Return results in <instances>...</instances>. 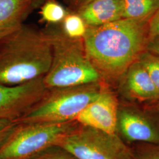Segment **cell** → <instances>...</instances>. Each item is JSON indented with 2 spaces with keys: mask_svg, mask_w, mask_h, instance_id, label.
<instances>
[{
  "mask_svg": "<svg viewBox=\"0 0 159 159\" xmlns=\"http://www.w3.org/2000/svg\"><path fill=\"white\" fill-rule=\"evenodd\" d=\"M33 159H78L74 154L58 146L48 148Z\"/></svg>",
  "mask_w": 159,
  "mask_h": 159,
  "instance_id": "obj_17",
  "label": "cell"
},
{
  "mask_svg": "<svg viewBox=\"0 0 159 159\" xmlns=\"http://www.w3.org/2000/svg\"><path fill=\"white\" fill-rule=\"evenodd\" d=\"M117 126L127 139L134 142L159 143V134L144 117L124 111L118 115Z\"/></svg>",
  "mask_w": 159,
  "mask_h": 159,
  "instance_id": "obj_11",
  "label": "cell"
},
{
  "mask_svg": "<svg viewBox=\"0 0 159 159\" xmlns=\"http://www.w3.org/2000/svg\"><path fill=\"white\" fill-rule=\"evenodd\" d=\"M79 125L75 120L60 123H16L0 146V159H33Z\"/></svg>",
  "mask_w": 159,
  "mask_h": 159,
  "instance_id": "obj_5",
  "label": "cell"
},
{
  "mask_svg": "<svg viewBox=\"0 0 159 159\" xmlns=\"http://www.w3.org/2000/svg\"><path fill=\"white\" fill-rule=\"evenodd\" d=\"M56 146L78 159H135L117 135L79 125Z\"/></svg>",
  "mask_w": 159,
  "mask_h": 159,
  "instance_id": "obj_6",
  "label": "cell"
},
{
  "mask_svg": "<svg viewBox=\"0 0 159 159\" xmlns=\"http://www.w3.org/2000/svg\"><path fill=\"white\" fill-rule=\"evenodd\" d=\"M92 0H75V4L77 6V8H79L80 7L84 6L86 4H87L88 2H90Z\"/></svg>",
  "mask_w": 159,
  "mask_h": 159,
  "instance_id": "obj_22",
  "label": "cell"
},
{
  "mask_svg": "<svg viewBox=\"0 0 159 159\" xmlns=\"http://www.w3.org/2000/svg\"><path fill=\"white\" fill-rule=\"evenodd\" d=\"M135 159L136 158H135ZM137 159H159V149H155L142 154Z\"/></svg>",
  "mask_w": 159,
  "mask_h": 159,
  "instance_id": "obj_21",
  "label": "cell"
},
{
  "mask_svg": "<svg viewBox=\"0 0 159 159\" xmlns=\"http://www.w3.org/2000/svg\"><path fill=\"white\" fill-rule=\"evenodd\" d=\"M148 50L159 56V35L152 39L148 44Z\"/></svg>",
  "mask_w": 159,
  "mask_h": 159,
  "instance_id": "obj_20",
  "label": "cell"
},
{
  "mask_svg": "<svg viewBox=\"0 0 159 159\" xmlns=\"http://www.w3.org/2000/svg\"><path fill=\"white\" fill-rule=\"evenodd\" d=\"M140 64L147 70L159 93V57L150 55L144 56Z\"/></svg>",
  "mask_w": 159,
  "mask_h": 159,
  "instance_id": "obj_16",
  "label": "cell"
},
{
  "mask_svg": "<svg viewBox=\"0 0 159 159\" xmlns=\"http://www.w3.org/2000/svg\"><path fill=\"white\" fill-rule=\"evenodd\" d=\"M48 90L43 77L20 85L0 84V119L16 121L38 102Z\"/></svg>",
  "mask_w": 159,
  "mask_h": 159,
  "instance_id": "obj_7",
  "label": "cell"
},
{
  "mask_svg": "<svg viewBox=\"0 0 159 159\" xmlns=\"http://www.w3.org/2000/svg\"><path fill=\"white\" fill-rule=\"evenodd\" d=\"M148 35L152 39L159 35V7L148 22Z\"/></svg>",
  "mask_w": 159,
  "mask_h": 159,
  "instance_id": "obj_19",
  "label": "cell"
},
{
  "mask_svg": "<svg viewBox=\"0 0 159 159\" xmlns=\"http://www.w3.org/2000/svg\"><path fill=\"white\" fill-rule=\"evenodd\" d=\"M62 30L68 37L73 39H83L87 25L77 13L67 14L62 21Z\"/></svg>",
  "mask_w": 159,
  "mask_h": 159,
  "instance_id": "obj_15",
  "label": "cell"
},
{
  "mask_svg": "<svg viewBox=\"0 0 159 159\" xmlns=\"http://www.w3.org/2000/svg\"><path fill=\"white\" fill-rule=\"evenodd\" d=\"M150 18H121L87 26L83 38L85 53L101 76H119L139 56L147 44Z\"/></svg>",
  "mask_w": 159,
  "mask_h": 159,
  "instance_id": "obj_1",
  "label": "cell"
},
{
  "mask_svg": "<svg viewBox=\"0 0 159 159\" xmlns=\"http://www.w3.org/2000/svg\"><path fill=\"white\" fill-rule=\"evenodd\" d=\"M122 18L152 17L159 7V0H121Z\"/></svg>",
  "mask_w": 159,
  "mask_h": 159,
  "instance_id": "obj_13",
  "label": "cell"
},
{
  "mask_svg": "<svg viewBox=\"0 0 159 159\" xmlns=\"http://www.w3.org/2000/svg\"><path fill=\"white\" fill-rule=\"evenodd\" d=\"M127 86L131 93L139 98H159V93L147 70L140 63L133 66L129 73Z\"/></svg>",
  "mask_w": 159,
  "mask_h": 159,
  "instance_id": "obj_12",
  "label": "cell"
},
{
  "mask_svg": "<svg viewBox=\"0 0 159 159\" xmlns=\"http://www.w3.org/2000/svg\"><path fill=\"white\" fill-rule=\"evenodd\" d=\"M44 31L52 50L51 66L43 77L47 89L98 83L102 76L87 57L83 39L70 38L61 29Z\"/></svg>",
  "mask_w": 159,
  "mask_h": 159,
  "instance_id": "obj_3",
  "label": "cell"
},
{
  "mask_svg": "<svg viewBox=\"0 0 159 159\" xmlns=\"http://www.w3.org/2000/svg\"><path fill=\"white\" fill-rule=\"evenodd\" d=\"M117 120V98L111 92L102 90L96 99L84 108L74 120L81 125L115 134Z\"/></svg>",
  "mask_w": 159,
  "mask_h": 159,
  "instance_id": "obj_8",
  "label": "cell"
},
{
  "mask_svg": "<svg viewBox=\"0 0 159 159\" xmlns=\"http://www.w3.org/2000/svg\"><path fill=\"white\" fill-rule=\"evenodd\" d=\"M102 91L98 83L48 89L38 102L14 122L60 123L74 120Z\"/></svg>",
  "mask_w": 159,
  "mask_h": 159,
  "instance_id": "obj_4",
  "label": "cell"
},
{
  "mask_svg": "<svg viewBox=\"0 0 159 159\" xmlns=\"http://www.w3.org/2000/svg\"><path fill=\"white\" fill-rule=\"evenodd\" d=\"M89 27L111 23L122 18L121 0H92L77 12Z\"/></svg>",
  "mask_w": 159,
  "mask_h": 159,
  "instance_id": "obj_10",
  "label": "cell"
},
{
  "mask_svg": "<svg viewBox=\"0 0 159 159\" xmlns=\"http://www.w3.org/2000/svg\"><path fill=\"white\" fill-rule=\"evenodd\" d=\"M16 123L9 120L0 119V146L10 134Z\"/></svg>",
  "mask_w": 159,
  "mask_h": 159,
  "instance_id": "obj_18",
  "label": "cell"
},
{
  "mask_svg": "<svg viewBox=\"0 0 159 159\" xmlns=\"http://www.w3.org/2000/svg\"><path fill=\"white\" fill-rule=\"evenodd\" d=\"M41 0H0V40L19 29Z\"/></svg>",
  "mask_w": 159,
  "mask_h": 159,
  "instance_id": "obj_9",
  "label": "cell"
},
{
  "mask_svg": "<svg viewBox=\"0 0 159 159\" xmlns=\"http://www.w3.org/2000/svg\"><path fill=\"white\" fill-rule=\"evenodd\" d=\"M51 60V44L44 31L24 24L0 40V84L20 85L44 77Z\"/></svg>",
  "mask_w": 159,
  "mask_h": 159,
  "instance_id": "obj_2",
  "label": "cell"
},
{
  "mask_svg": "<svg viewBox=\"0 0 159 159\" xmlns=\"http://www.w3.org/2000/svg\"><path fill=\"white\" fill-rule=\"evenodd\" d=\"M67 14L64 7L55 0L47 1L40 11L41 20L50 24L62 22Z\"/></svg>",
  "mask_w": 159,
  "mask_h": 159,
  "instance_id": "obj_14",
  "label": "cell"
}]
</instances>
